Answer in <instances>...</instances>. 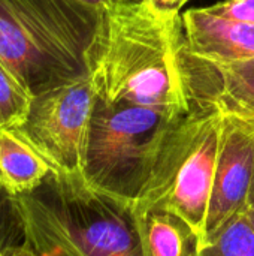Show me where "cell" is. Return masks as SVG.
Here are the masks:
<instances>
[{"label": "cell", "instance_id": "1", "mask_svg": "<svg viewBox=\"0 0 254 256\" xmlns=\"http://www.w3.org/2000/svg\"><path fill=\"white\" fill-rule=\"evenodd\" d=\"M186 46L180 14L136 0L105 4L91 54L97 96L114 104L190 112Z\"/></svg>", "mask_w": 254, "mask_h": 256}, {"label": "cell", "instance_id": "2", "mask_svg": "<svg viewBox=\"0 0 254 256\" xmlns=\"http://www.w3.org/2000/svg\"><path fill=\"white\" fill-rule=\"evenodd\" d=\"M28 246L39 256H144L135 206L52 170L16 195Z\"/></svg>", "mask_w": 254, "mask_h": 256}, {"label": "cell", "instance_id": "3", "mask_svg": "<svg viewBox=\"0 0 254 256\" xmlns=\"http://www.w3.org/2000/svg\"><path fill=\"white\" fill-rule=\"evenodd\" d=\"M100 22L79 0H0V60L31 98L87 80Z\"/></svg>", "mask_w": 254, "mask_h": 256}, {"label": "cell", "instance_id": "4", "mask_svg": "<svg viewBox=\"0 0 254 256\" xmlns=\"http://www.w3.org/2000/svg\"><path fill=\"white\" fill-rule=\"evenodd\" d=\"M183 116L108 102L96 93L82 153V178L90 188L135 206L166 135Z\"/></svg>", "mask_w": 254, "mask_h": 256}, {"label": "cell", "instance_id": "5", "mask_svg": "<svg viewBox=\"0 0 254 256\" xmlns=\"http://www.w3.org/2000/svg\"><path fill=\"white\" fill-rule=\"evenodd\" d=\"M223 111L211 102L192 105L166 135L135 212L166 208L204 237L220 144Z\"/></svg>", "mask_w": 254, "mask_h": 256}, {"label": "cell", "instance_id": "6", "mask_svg": "<svg viewBox=\"0 0 254 256\" xmlns=\"http://www.w3.org/2000/svg\"><path fill=\"white\" fill-rule=\"evenodd\" d=\"M96 102L91 76L36 94L15 130L31 144L52 170L81 176L87 130Z\"/></svg>", "mask_w": 254, "mask_h": 256}, {"label": "cell", "instance_id": "7", "mask_svg": "<svg viewBox=\"0 0 254 256\" xmlns=\"http://www.w3.org/2000/svg\"><path fill=\"white\" fill-rule=\"evenodd\" d=\"M253 182L254 118L223 111L213 190L202 240L213 236L249 207Z\"/></svg>", "mask_w": 254, "mask_h": 256}, {"label": "cell", "instance_id": "8", "mask_svg": "<svg viewBox=\"0 0 254 256\" xmlns=\"http://www.w3.org/2000/svg\"><path fill=\"white\" fill-rule=\"evenodd\" d=\"M184 72L192 105L211 102L223 111L254 118V58L217 64L196 57L186 46Z\"/></svg>", "mask_w": 254, "mask_h": 256}, {"label": "cell", "instance_id": "9", "mask_svg": "<svg viewBox=\"0 0 254 256\" xmlns=\"http://www.w3.org/2000/svg\"><path fill=\"white\" fill-rule=\"evenodd\" d=\"M181 18L187 48L196 57L217 64L254 58V24L217 15L210 8L189 9Z\"/></svg>", "mask_w": 254, "mask_h": 256}, {"label": "cell", "instance_id": "10", "mask_svg": "<svg viewBox=\"0 0 254 256\" xmlns=\"http://www.w3.org/2000/svg\"><path fill=\"white\" fill-rule=\"evenodd\" d=\"M136 214L144 256H199L202 237L181 214L166 208Z\"/></svg>", "mask_w": 254, "mask_h": 256}, {"label": "cell", "instance_id": "11", "mask_svg": "<svg viewBox=\"0 0 254 256\" xmlns=\"http://www.w3.org/2000/svg\"><path fill=\"white\" fill-rule=\"evenodd\" d=\"M52 166L15 129H0V178L16 196L36 189Z\"/></svg>", "mask_w": 254, "mask_h": 256}, {"label": "cell", "instance_id": "12", "mask_svg": "<svg viewBox=\"0 0 254 256\" xmlns=\"http://www.w3.org/2000/svg\"><path fill=\"white\" fill-rule=\"evenodd\" d=\"M199 256H254V222L249 207L202 240Z\"/></svg>", "mask_w": 254, "mask_h": 256}, {"label": "cell", "instance_id": "13", "mask_svg": "<svg viewBox=\"0 0 254 256\" xmlns=\"http://www.w3.org/2000/svg\"><path fill=\"white\" fill-rule=\"evenodd\" d=\"M30 100V93L0 60V129L18 128L25 118Z\"/></svg>", "mask_w": 254, "mask_h": 256}, {"label": "cell", "instance_id": "14", "mask_svg": "<svg viewBox=\"0 0 254 256\" xmlns=\"http://www.w3.org/2000/svg\"><path fill=\"white\" fill-rule=\"evenodd\" d=\"M27 243L16 196L0 178V256Z\"/></svg>", "mask_w": 254, "mask_h": 256}, {"label": "cell", "instance_id": "15", "mask_svg": "<svg viewBox=\"0 0 254 256\" xmlns=\"http://www.w3.org/2000/svg\"><path fill=\"white\" fill-rule=\"evenodd\" d=\"M208 8L217 15L247 24H254V0H223Z\"/></svg>", "mask_w": 254, "mask_h": 256}, {"label": "cell", "instance_id": "16", "mask_svg": "<svg viewBox=\"0 0 254 256\" xmlns=\"http://www.w3.org/2000/svg\"><path fill=\"white\" fill-rule=\"evenodd\" d=\"M136 2H145L153 4L154 8L163 10V12H172V14H180L181 8L189 3L190 0H136Z\"/></svg>", "mask_w": 254, "mask_h": 256}, {"label": "cell", "instance_id": "17", "mask_svg": "<svg viewBox=\"0 0 254 256\" xmlns=\"http://www.w3.org/2000/svg\"><path fill=\"white\" fill-rule=\"evenodd\" d=\"M6 256H39L30 246H28V243H25V244H22V246H19V248H15V249H12V250H9Z\"/></svg>", "mask_w": 254, "mask_h": 256}, {"label": "cell", "instance_id": "18", "mask_svg": "<svg viewBox=\"0 0 254 256\" xmlns=\"http://www.w3.org/2000/svg\"><path fill=\"white\" fill-rule=\"evenodd\" d=\"M85 4H90V6H94V8H103L105 4H109V3H114L117 0H79Z\"/></svg>", "mask_w": 254, "mask_h": 256}, {"label": "cell", "instance_id": "19", "mask_svg": "<svg viewBox=\"0 0 254 256\" xmlns=\"http://www.w3.org/2000/svg\"><path fill=\"white\" fill-rule=\"evenodd\" d=\"M249 212H250V216L254 222V182L253 188H252V194H250V200H249Z\"/></svg>", "mask_w": 254, "mask_h": 256}]
</instances>
